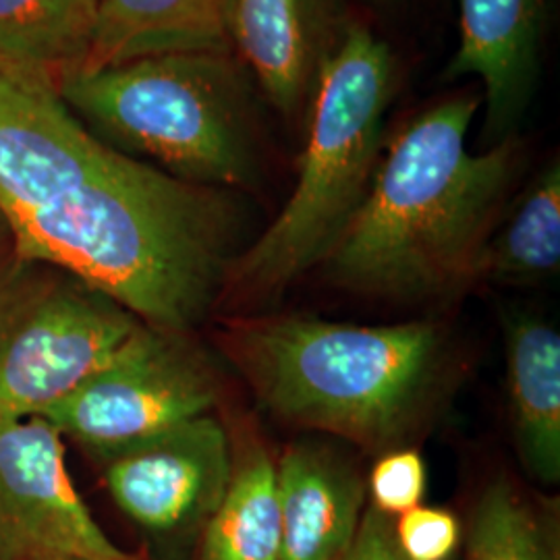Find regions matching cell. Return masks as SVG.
Masks as SVG:
<instances>
[{"mask_svg": "<svg viewBox=\"0 0 560 560\" xmlns=\"http://www.w3.org/2000/svg\"><path fill=\"white\" fill-rule=\"evenodd\" d=\"M0 208L15 254L55 264L179 335L203 318L245 249L235 191L120 154L81 125L52 75L7 59Z\"/></svg>", "mask_w": 560, "mask_h": 560, "instance_id": "6da1fadb", "label": "cell"}, {"mask_svg": "<svg viewBox=\"0 0 560 560\" xmlns=\"http://www.w3.org/2000/svg\"><path fill=\"white\" fill-rule=\"evenodd\" d=\"M233 355L261 405L368 448L407 436L436 395L444 347L428 322L358 326L282 316L233 328Z\"/></svg>", "mask_w": 560, "mask_h": 560, "instance_id": "3957f363", "label": "cell"}, {"mask_svg": "<svg viewBox=\"0 0 560 560\" xmlns=\"http://www.w3.org/2000/svg\"><path fill=\"white\" fill-rule=\"evenodd\" d=\"M560 266V166L550 162L515 210L492 231L481 252L478 277L499 282H536Z\"/></svg>", "mask_w": 560, "mask_h": 560, "instance_id": "e0dca14e", "label": "cell"}, {"mask_svg": "<svg viewBox=\"0 0 560 560\" xmlns=\"http://www.w3.org/2000/svg\"><path fill=\"white\" fill-rule=\"evenodd\" d=\"M15 252V240H13V231L11 224L7 221L2 208H0V260H4L7 256H11Z\"/></svg>", "mask_w": 560, "mask_h": 560, "instance_id": "7402d4cb", "label": "cell"}, {"mask_svg": "<svg viewBox=\"0 0 560 560\" xmlns=\"http://www.w3.org/2000/svg\"><path fill=\"white\" fill-rule=\"evenodd\" d=\"M397 90L399 60L390 44L353 21L305 115L295 189L233 261L226 284L245 295H272L328 258L376 175Z\"/></svg>", "mask_w": 560, "mask_h": 560, "instance_id": "5b68a950", "label": "cell"}, {"mask_svg": "<svg viewBox=\"0 0 560 560\" xmlns=\"http://www.w3.org/2000/svg\"><path fill=\"white\" fill-rule=\"evenodd\" d=\"M382 2H390V0H382Z\"/></svg>", "mask_w": 560, "mask_h": 560, "instance_id": "cb8c5ba5", "label": "cell"}, {"mask_svg": "<svg viewBox=\"0 0 560 560\" xmlns=\"http://www.w3.org/2000/svg\"><path fill=\"white\" fill-rule=\"evenodd\" d=\"M279 560H337L360 527L365 486L360 474L320 444H293L277 465Z\"/></svg>", "mask_w": 560, "mask_h": 560, "instance_id": "7c38bea8", "label": "cell"}, {"mask_svg": "<svg viewBox=\"0 0 560 560\" xmlns=\"http://www.w3.org/2000/svg\"><path fill=\"white\" fill-rule=\"evenodd\" d=\"M138 560L94 520L44 418L0 421V560Z\"/></svg>", "mask_w": 560, "mask_h": 560, "instance_id": "ba28073f", "label": "cell"}, {"mask_svg": "<svg viewBox=\"0 0 560 560\" xmlns=\"http://www.w3.org/2000/svg\"><path fill=\"white\" fill-rule=\"evenodd\" d=\"M226 0H101L92 50L81 67H104L162 52L231 50Z\"/></svg>", "mask_w": 560, "mask_h": 560, "instance_id": "4fadbf2b", "label": "cell"}, {"mask_svg": "<svg viewBox=\"0 0 560 560\" xmlns=\"http://www.w3.org/2000/svg\"><path fill=\"white\" fill-rule=\"evenodd\" d=\"M101 0H0V59L55 80L81 67L96 34Z\"/></svg>", "mask_w": 560, "mask_h": 560, "instance_id": "2e32d148", "label": "cell"}, {"mask_svg": "<svg viewBox=\"0 0 560 560\" xmlns=\"http://www.w3.org/2000/svg\"><path fill=\"white\" fill-rule=\"evenodd\" d=\"M349 0H226L224 34L284 119L307 115L318 81L353 23Z\"/></svg>", "mask_w": 560, "mask_h": 560, "instance_id": "8fae6325", "label": "cell"}, {"mask_svg": "<svg viewBox=\"0 0 560 560\" xmlns=\"http://www.w3.org/2000/svg\"><path fill=\"white\" fill-rule=\"evenodd\" d=\"M200 560H279L277 465L252 448L233 467L221 504L200 534Z\"/></svg>", "mask_w": 560, "mask_h": 560, "instance_id": "9a60e30c", "label": "cell"}, {"mask_svg": "<svg viewBox=\"0 0 560 560\" xmlns=\"http://www.w3.org/2000/svg\"><path fill=\"white\" fill-rule=\"evenodd\" d=\"M44 560H85V559H75V557H55V559H44ZM138 560H145V559H138Z\"/></svg>", "mask_w": 560, "mask_h": 560, "instance_id": "603a6c76", "label": "cell"}, {"mask_svg": "<svg viewBox=\"0 0 560 560\" xmlns=\"http://www.w3.org/2000/svg\"><path fill=\"white\" fill-rule=\"evenodd\" d=\"M395 540L407 560H451L459 548V520L446 509L420 504L395 520Z\"/></svg>", "mask_w": 560, "mask_h": 560, "instance_id": "d6986e66", "label": "cell"}, {"mask_svg": "<svg viewBox=\"0 0 560 560\" xmlns=\"http://www.w3.org/2000/svg\"><path fill=\"white\" fill-rule=\"evenodd\" d=\"M467 560H560L557 517L499 478L476 506Z\"/></svg>", "mask_w": 560, "mask_h": 560, "instance_id": "ac0fdd59", "label": "cell"}, {"mask_svg": "<svg viewBox=\"0 0 560 560\" xmlns=\"http://www.w3.org/2000/svg\"><path fill=\"white\" fill-rule=\"evenodd\" d=\"M480 113V94H455L386 141L365 200L322 261L335 282L434 298L478 277L521 159L520 138L469 150Z\"/></svg>", "mask_w": 560, "mask_h": 560, "instance_id": "7a4b0ae2", "label": "cell"}, {"mask_svg": "<svg viewBox=\"0 0 560 560\" xmlns=\"http://www.w3.org/2000/svg\"><path fill=\"white\" fill-rule=\"evenodd\" d=\"M552 0H459L444 80L480 81L481 148L520 138L540 90Z\"/></svg>", "mask_w": 560, "mask_h": 560, "instance_id": "30bf717a", "label": "cell"}, {"mask_svg": "<svg viewBox=\"0 0 560 560\" xmlns=\"http://www.w3.org/2000/svg\"><path fill=\"white\" fill-rule=\"evenodd\" d=\"M337 560H407L395 540V520L365 506L353 540Z\"/></svg>", "mask_w": 560, "mask_h": 560, "instance_id": "44dd1931", "label": "cell"}, {"mask_svg": "<svg viewBox=\"0 0 560 560\" xmlns=\"http://www.w3.org/2000/svg\"><path fill=\"white\" fill-rule=\"evenodd\" d=\"M425 492V465L416 451H395L381 457L370 474L372 506L388 517L420 506Z\"/></svg>", "mask_w": 560, "mask_h": 560, "instance_id": "ffe728a7", "label": "cell"}, {"mask_svg": "<svg viewBox=\"0 0 560 560\" xmlns=\"http://www.w3.org/2000/svg\"><path fill=\"white\" fill-rule=\"evenodd\" d=\"M141 322L55 264L0 260V421L40 418L110 360Z\"/></svg>", "mask_w": 560, "mask_h": 560, "instance_id": "8992f818", "label": "cell"}, {"mask_svg": "<svg viewBox=\"0 0 560 560\" xmlns=\"http://www.w3.org/2000/svg\"><path fill=\"white\" fill-rule=\"evenodd\" d=\"M120 511L161 540L201 534L233 474L229 436L210 413L183 421L104 460Z\"/></svg>", "mask_w": 560, "mask_h": 560, "instance_id": "9c48e42d", "label": "cell"}, {"mask_svg": "<svg viewBox=\"0 0 560 560\" xmlns=\"http://www.w3.org/2000/svg\"><path fill=\"white\" fill-rule=\"evenodd\" d=\"M217 400L212 368L183 335L141 322L101 370L40 418L104 463L210 413Z\"/></svg>", "mask_w": 560, "mask_h": 560, "instance_id": "52a82bcc", "label": "cell"}, {"mask_svg": "<svg viewBox=\"0 0 560 560\" xmlns=\"http://www.w3.org/2000/svg\"><path fill=\"white\" fill-rule=\"evenodd\" d=\"M509 390L521 459L544 483L560 480V335L538 318L506 330Z\"/></svg>", "mask_w": 560, "mask_h": 560, "instance_id": "5bb4252c", "label": "cell"}, {"mask_svg": "<svg viewBox=\"0 0 560 560\" xmlns=\"http://www.w3.org/2000/svg\"><path fill=\"white\" fill-rule=\"evenodd\" d=\"M57 88L81 125L125 156L206 187L256 183V83L231 50L78 67Z\"/></svg>", "mask_w": 560, "mask_h": 560, "instance_id": "277c9868", "label": "cell"}]
</instances>
